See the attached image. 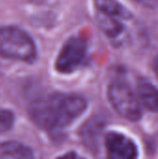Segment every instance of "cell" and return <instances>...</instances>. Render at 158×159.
Masks as SVG:
<instances>
[{
    "label": "cell",
    "mask_w": 158,
    "mask_h": 159,
    "mask_svg": "<svg viewBox=\"0 0 158 159\" xmlns=\"http://www.w3.org/2000/svg\"><path fill=\"white\" fill-rule=\"evenodd\" d=\"M14 123V115L12 112L0 109V133L6 132L11 129Z\"/></svg>",
    "instance_id": "30bf717a"
},
{
    "label": "cell",
    "mask_w": 158,
    "mask_h": 159,
    "mask_svg": "<svg viewBox=\"0 0 158 159\" xmlns=\"http://www.w3.org/2000/svg\"><path fill=\"white\" fill-rule=\"evenodd\" d=\"M96 8L100 13L121 20H129L132 13L118 0H94Z\"/></svg>",
    "instance_id": "52a82bcc"
},
{
    "label": "cell",
    "mask_w": 158,
    "mask_h": 159,
    "mask_svg": "<svg viewBox=\"0 0 158 159\" xmlns=\"http://www.w3.org/2000/svg\"><path fill=\"white\" fill-rule=\"evenodd\" d=\"M136 1L147 7H154L158 3V0H136Z\"/></svg>",
    "instance_id": "7c38bea8"
},
{
    "label": "cell",
    "mask_w": 158,
    "mask_h": 159,
    "mask_svg": "<svg viewBox=\"0 0 158 159\" xmlns=\"http://www.w3.org/2000/svg\"><path fill=\"white\" fill-rule=\"evenodd\" d=\"M97 21L102 31L110 38H117L124 33L125 26L116 18L99 12L97 16Z\"/></svg>",
    "instance_id": "9c48e42d"
},
{
    "label": "cell",
    "mask_w": 158,
    "mask_h": 159,
    "mask_svg": "<svg viewBox=\"0 0 158 159\" xmlns=\"http://www.w3.org/2000/svg\"><path fill=\"white\" fill-rule=\"evenodd\" d=\"M108 98L114 109L129 121L142 117V106L138 96L124 80H114L108 88Z\"/></svg>",
    "instance_id": "3957f363"
},
{
    "label": "cell",
    "mask_w": 158,
    "mask_h": 159,
    "mask_svg": "<svg viewBox=\"0 0 158 159\" xmlns=\"http://www.w3.org/2000/svg\"><path fill=\"white\" fill-rule=\"evenodd\" d=\"M105 144L110 159H137L138 157V149L134 142L121 133H108L105 138Z\"/></svg>",
    "instance_id": "5b68a950"
},
{
    "label": "cell",
    "mask_w": 158,
    "mask_h": 159,
    "mask_svg": "<svg viewBox=\"0 0 158 159\" xmlns=\"http://www.w3.org/2000/svg\"><path fill=\"white\" fill-rule=\"evenodd\" d=\"M0 56L5 59L32 63L37 56L33 38L16 26L0 27Z\"/></svg>",
    "instance_id": "7a4b0ae2"
},
{
    "label": "cell",
    "mask_w": 158,
    "mask_h": 159,
    "mask_svg": "<svg viewBox=\"0 0 158 159\" xmlns=\"http://www.w3.org/2000/svg\"><path fill=\"white\" fill-rule=\"evenodd\" d=\"M0 159H34L32 151L17 142L0 143Z\"/></svg>",
    "instance_id": "ba28073f"
},
{
    "label": "cell",
    "mask_w": 158,
    "mask_h": 159,
    "mask_svg": "<svg viewBox=\"0 0 158 159\" xmlns=\"http://www.w3.org/2000/svg\"><path fill=\"white\" fill-rule=\"evenodd\" d=\"M138 99L149 111L158 114V89L151 82L141 79L137 86Z\"/></svg>",
    "instance_id": "8992f818"
},
{
    "label": "cell",
    "mask_w": 158,
    "mask_h": 159,
    "mask_svg": "<svg viewBox=\"0 0 158 159\" xmlns=\"http://www.w3.org/2000/svg\"><path fill=\"white\" fill-rule=\"evenodd\" d=\"M88 47L86 42L78 36L69 38L60 50L55 67L59 73L71 74L80 68L86 61Z\"/></svg>",
    "instance_id": "277c9868"
},
{
    "label": "cell",
    "mask_w": 158,
    "mask_h": 159,
    "mask_svg": "<svg viewBox=\"0 0 158 159\" xmlns=\"http://www.w3.org/2000/svg\"><path fill=\"white\" fill-rule=\"evenodd\" d=\"M86 108L87 102L81 96L53 94L34 101L29 107V116L39 128L57 130L69 126Z\"/></svg>",
    "instance_id": "6da1fadb"
},
{
    "label": "cell",
    "mask_w": 158,
    "mask_h": 159,
    "mask_svg": "<svg viewBox=\"0 0 158 159\" xmlns=\"http://www.w3.org/2000/svg\"><path fill=\"white\" fill-rule=\"evenodd\" d=\"M154 71H155L156 76L158 77V56L154 61Z\"/></svg>",
    "instance_id": "4fadbf2b"
},
{
    "label": "cell",
    "mask_w": 158,
    "mask_h": 159,
    "mask_svg": "<svg viewBox=\"0 0 158 159\" xmlns=\"http://www.w3.org/2000/svg\"><path fill=\"white\" fill-rule=\"evenodd\" d=\"M57 159H84L83 157H81L80 156H78L76 153L74 152H70V153H67L60 157H58Z\"/></svg>",
    "instance_id": "8fae6325"
}]
</instances>
